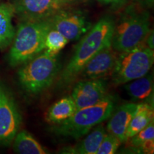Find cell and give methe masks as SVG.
<instances>
[{"mask_svg": "<svg viewBox=\"0 0 154 154\" xmlns=\"http://www.w3.org/2000/svg\"><path fill=\"white\" fill-rule=\"evenodd\" d=\"M98 1L106 5H119L124 3L126 0H98Z\"/></svg>", "mask_w": 154, "mask_h": 154, "instance_id": "cb8c5ba5", "label": "cell"}, {"mask_svg": "<svg viewBox=\"0 0 154 154\" xmlns=\"http://www.w3.org/2000/svg\"><path fill=\"white\" fill-rule=\"evenodd\" d=\"M51 29L50 19L26 21L19 24L8 55L11 66H20L44 51V41Z\"/></svg>", "mask_w": 154, "mask_h": 154, "instance_id": "7a4b0ae2", "label": "cell"}, {"mask_svg": "<svg viewBox=\"0 0 154 154\" xmlns=\"http://www.w3.org/2000/svg\"><path fill=\"white\" fill-rule=\"evenodd\" d=\"M144 3L149 7H153L154 4V0H143Z\"/></svg>", "mask_w": 154, "mask_h": 154, "instance_id": "d4e9b609", "label": "cell"}, {"mask_svg": "<svg viewBox=\"0 0 154 154\" xmlns=\"http://www.w3.org/2000/svg\"><path fill=\"white\" fill-rule=\"evenodd\" d=\"M14 151L19 154H47L48 152L26 131L18 132L14 138Z\"/></svg>", "mask_w": 154, "mask_h": 154, "instance_id": "ac0fdd59", "label": "cell"}, {"mask_svg": "<svg viewBox=\"0 0 154 154\" xmlns=\"http://www.w3.org/2000/svg\"><path fill=\"white\" fill-rule=\"evenodd\" d=\"M122 143L118 138L113 135L106 134L100 144L96 154H113Z\"/></svg>", "mask_w": 154, "mask_h": 154, "instance_id": "44dd1931", "label": "cell"}, {"mask_svg": "<svg viewBox=\"0 0 154 154\" xmlns=\"http://www.w3.org/2000/svg\"><path fill=\"white\" fill-rule=\"evenodd\" d=\"M114 26L112 17L105 16L86 32L76 46L72 57L61 72L59 84L67 85L74 82L91 58L104 47L111 45Z\"/></svg>", "mask_w": 154, "mask_h": 154, "instance_id": "6da1fadb", "label": "cell"}, {"mask_svg": "<svg viewBox=\"0 0 154 154\" xmlns=\"http://www.w3.org/2000/svg\"><path fill=\"white\" fill-rule=\"evenodd\" d=\"M69 40L57 30L51 28L47 34L44 41V50L53 54H58L69 43Z\"/></svg>", "mask_w": 154, "mask_h": 154, "instance_id": "d6986e66", "label": "cell"}, {"mask_svg": "<svg viewBox=\"0 0 154 154\" xmlns=\"http://www.w3.org/2000/svg\"><path fill=\"white\" fill-rule=\"evenodd\" d=\"M118 52L109 45L91 58L82 69L79 76L86 79H103L111 76Z\"/></svg>", "mask_w": 154, "mask_h": 154, "instance_id": "8fae6325", "label": "cell"}, {"mask_svg": "<svg viewBox=\"0 0 154 154\" xmlns=\"http://www.w3.org/2000/svg\"><path fill=\"white\" fill-rule=\"evenodd\" d=\"M11 5L22 22L51 19L63 8L60 0H12Z\"/></svg>", "mask_w": 154, "mask_h": 154, "instance_id": "ba28073f", "label": "cell"}, {"mask_svg": "<svg viewBox=\"0 0 154 154\" xmlns=\"http://www.w3.org/2000/svg\"><path fill=\"white\" fill-rule=\"evenodd\" d=\"M154 62L153 50L143 43L120 52L111 76L115 86L125 84L149 74Z\"/></svg>", "mask_w": 154, "mask_h": 154, "instance_id": "8992f818", "label": "cell"}, {"mask_svg": "<svg viewBox=\"0 0 154 154\" xmlns=\"http://www.w3.org/2000/svg\"><path fill=\"white\" fill-rule=\"evenodd\" d=\"M154 112L153 105L141 103L137 105L136 113L132 117L126 133V141L136 134L145 128L153 121Z\"/></svg>", "mask_w": 154, "mask_h": 154, "instance_id": "9a60e30c", "label": "cell"}, {"mask_svg": "<svg viewBox=\"0 0 154 154\" xmlns=\"http://www.w3.org/2000/svg\"><path fill=\"white\" fill-rule=\"evenodd\" d=\"M90 0H60V2L63 7H68V6H74L78 5L80 4L86 3Z\"/></svg>", "mask_w": 154, "mask_h": 154, "instance_id": "7402d4cb", "label": "cell"}, {"mask_svg": "<svg viewBox=\"0 0 154 154\" xmlns=\"http://www.w3.org/2000/svg\"><path fill=\"white\" fill-rule=\"evenodd\" d=\"M22 65L17 73L19 82L25 91L33 94L49 88L59 72L58 54L47 51Z\"/></svg>", "mask_w": 154, "mask_h": 154, "instance_id": "5b68a950", "label": "cell"}, {"mask_svg": "<svg viewBox=\"0 0 154 154\" xmlns=\"http://www.w3.org/2000/svg\"><path fill=\"white\" fill-rule=\"evenodd\" d=\"M114 110V99L106 95L95 105L76 110L72 116L53 127L56 134L78 139L106 120Z\"/></svg>", "mask_w": 154, "mask_h": 154, "instance_id": "277c9868", "label": "cell"}, {"mask_svg": "<svg viewBox=\"0 0 154 154\" xmlns=\"http://www.w3.org/2000/svg\"><path fill=\"white\" fill-rule=\"evenodd\" d=\"M138 103H126L119 106L112 113L107 124V131L121 140L126 142V133L132 117L136 113Z\"/></svg>", "mask_w": 154, "mask_h": 154, "instance_id": "7c38bea8", "label": "cell"}, {"mask_svg": "<svg viewBox=\"0 0 154 154\" xmlns=\"http://www.w3.org/2000/svg\"><path fill=\"white\" fill-rule=\"evenodd\" d=\"M76 110L72 96H66L49 107L46 113V121L50 124H59L72 116Z\"/></svg>", "mask_w": 154, "mask_h": 154, "instance_id": "2e32d148", "label": "cell"}, {"mask_svg": "<svg viewBox=\"0 0 154 154\" xmlns=\"http://www.w3.org/2000/svg\"><path fill=\"white\" fill-rule=\"evenodd\" d=\"M128 83L124 86L125 89L134 101L146 100L153 94V82L151 74H147Z\"/></svg>", "mask_w": 154, "mask_h": 154, "instance_id": "e0dca14e", "label": "cell"}, {"mask_svg": "<svg viewBox=\"0 0 154 154\" xmlns=\"http://www.w3.org/2000/svg\"><path fill=\"white\" fill-rule=\"evenodd\" d=\"M151 139H154L153 121H152L145 128L140 131L128 140H129L130 146L137 150L142 143H143L146 140Z\"/></svg>", "mask_w": 154, "mask_h": 154, "instance_id": "ffe728a7", "label": "cell"}, {"mask_svg": "<svg viewBox=\"0 0 154 154\" xmlns=\"http://www.w3.org/2000/svg\"><path fill=\"white\" fill-rule=\"evenodd\" d=\"M14 14V9L11 4H0V49L11 45L14 37L16 31L12 24Z\"/></svg>", "mask_w": 154, "mask_h": 154, "instance_id": "5bb4252c", "label": "cell"}, {"mask_svg": "<svg viewBox=\"0 0 154 154\" xmlns=\"http://www.w3.org/2000/svg\"><path fill=\"white\" fill-rule=\"evenodd\" d=\"M22 117L9 88L0 82V144L8 145L20 127Z\"/></svg>", "mask_w": 154, "mask_h": 154, "instance_id": "52a82bcc", "label": "cell"}, {"mask_svg": "<svg viewBox=\"0 0 154 154\" xmlns=\"http://www.w3.org/2000/svg\"><path fill=\"white\" fill-rule=\"evenodd\" d=\"M106 91V83L103 79H86L77 82L71 96L79 110L102 101Z\"/></svg>", "mask_w": 154, "mask_h": 154, "instance_id": "30bf717a", "label": "cell"}, {"mask_svg": "<svg viewBox=\"0 0 154 154\" xmlns=\"http://www.w3.org/2000/svg\"><path fill=\"white\" fill-rule=\"evenodd\" d=\"M87 135V136L76 146L65 148L61 151V153L72 154H96L100 144L106 135V128L103 124H100Z\"/></svg>", "mask_w": 154, "mask_h": 154, "instance_id": "4fadbf2b", "label": "cell"}, {"mask_svg": "<svg viewBox=\"0 0 154 154\" xmlns=\"http://www.w3.org/2000/svg\"><path fill=\"white\" fill-rule=\"evenodd\" d=\"M50 20L51 28L60 32L69 41L79 39L91 29V24L79 11L61 9Z\"/></svg>", "mask_w": 154, "mask_h": 154, "instance_id": "9c48e42d", "label": "cell"}, {"mask_svg": "<svg viewBox=\"0 0 154 154\" xmlns=\"http://www.w3.org/2000/svg\"><path fill=\"white\" fill-rule=\"evenodd\" d=\"M0 1H1V0H0Z\"/></svg>", "mask_w": 154, "mask_h": 154, "instance_id": "484cf974", "label": "cell"}, {"mask_svg": "<svg viewBox=\"0 0 154 154\" xmlns=\"http://www.w3.org/2000/svg\"><path fill=\"white\" fill-rule=\"evenodd\" d=\"M145 42L146 43V46L150 48L151 49H154V35H153V31L151 30L149 33L148 34L147 36H146Z\"/></svg>", "mask_w": 154, "mask_h": 154, "instance_id": "603a6c76", "label": "cell"}, {"mask_svg": "<svg viewBox=\"0 0 154 154\" xmlns=\"http://www.w3.org/2000/svg\"><path fill=\"white\" fill-rule=\"evenodd\" d=\"M150 31L149 11L130 6L115 22L111 45L118 53L134 49L145 42Z\"/></svg>", "mask_w": 154, "mask_h": 154, "instance_id": "3957f363", "label": "cell"}]
</instances>
